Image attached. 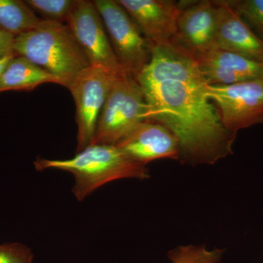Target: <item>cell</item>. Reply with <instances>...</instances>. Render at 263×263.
I'll use <instances>...</instances> for the list:
<instances>
[{"instance_id": "ffe728a7", "label": "cell", "mask_w": 263, "mask_h": 263, "mask_svg": "<svg viewBox=\"0 0 263 263\" xmlns=\"http://www.w3.org/2000/svg\"><path fill=\"white\" fill-rule=\"evenodd\" d=\"M15 38L13 34L0 29V59L8 55L15 54L13 51Z\"/></svg>"}, {"instance_id": "7c38bea8", "label": "cell", "mask_w": 263, "mask_h": 263, "mask_svg": "<svg viewBox=\"0 0 263 263\" xmlns=\"http://www.w3.org/2000/svg\"><path fill=\"white\" fill-rule=\"evenodd\" d=\"M217 25L215 46L263 63V42L240 18L228 0L215 1Z\"/></svg>"}, {"instance_id": "9a60e30c", "label": "cell", "mask_w": 263, "mask_h": 263, "mask_svg": "<svg viewBox=\"0 0 263 263\" xmlns=\"http://www.w3.org/2000/svg\"><path fill=\"white\" fill-rule=\"evenodd\" d=\"M42 19L21 0H0V29L15 37L30 32Z\"/></svg>"}, {"instance_id": "3957f363", "label": "cell", "mask_w": 263, "mask_h": 263, "mask_svg": "<svg viewBox=\"0 0 263 263\" xmlns=\"http://www.w3.org/2000/svg\"><path fill=\"white\" fill-rule=\"evenodd\" d=\"M34 165L37 171L53 169L73 175L75 184L72 192L79 201L110 181L150 177L146 165L112 145H89L69 160L37 158Z\"/></svg>"}, {"instance_id": "44dd1931", "label": "cell", "mask_w": 263, "mask_h": 263, "mask_svg": "<svg viewBox=\"0 0 263 263\" xmlns=\"http://www.w3.org/2000/svg\"><path fill=\"white\" fill-rule=\"evenodd\" d=\"M15 56H16V55H8V56L0 59V76L3 73V71H4L5 69L6 68L7 66L8 65L10 62L11 61L12 59H13Z\"/></svg>"}, {"instance_id": "9c48e42d", "label": "cell", "mask_w": 263, "mask_h": 263, "mask_svg": "<svg viewBox=\"0 0 263 263\" xmlns=\"http://www.w3.org/2000/svg\"><path fill=\"white\" fill-rule=\"evenodd\" d=\"M183 8L171 48L196 62L215 46V1L182 2Z\"/></svg>"}, {"instance_id": "8992f818", "label": "cell", "mask_w": 263, "mask_h": 263, "mask_svg": "<svg viewBox=\"0 0 263 263\" xmlns=\"http://www.w3.org/2000/svg\"><path fill=\"white\" fill-rule=\"evenodd\" d=\"M223 125L236 133L263 124V79L230 85H207Z\"/></svg>"}, {"instance_id": "ba28073f", "label": "cell", "mask_w": 263, "mask_h": 263, "mask_svg": "<svg viewBox=\"0 0 263 263\" xmlns=\"http://www.w3.org/2000/svg\"><path fill=\"white\" fill-rule=\"evenodd\" d=\"M66 24L87 57L91 67L103 69L114 76L127 74L114 53L94 2L78 0Z\"/></svg>"}, {"instance_id": "8fae6325", "label": "cell", "mask_w": 263, "mask_h": 263, "mask_svg": "<svg viewBox=\"0 0 263 263\" xmlns=\"http://www.w3.org/2000/svg\"><path fill=\"white\" fill-rule=\"evenodd\" d=\"M117 146L144 165L159 159H180L177 138L167 127L152 121L140 123Z\"/></svg>"}, {"instance_id": "ac0fdd59", "label": "cell", "mask_w": 263, "mask_h": 263, "mask_svg": "<svg viewBox=\"0 0 263 263\" xmlns=\"http://www.w3.org/2000/svg\"><path fill=\"white\" fill-rule=\"evenodd\" d=\"M221 251L208 252L196 247H183L171 254L174 263H216L220 258Z\"/></svg>"}, {"instance_id": "7a4b0ae2", "label": "cell", "mask_w": 263, "mask_h": 263, "mask_svg": "<svg viewBox=\"0 0 263 263\" xmlns=\"http://www.w3.org/2000/svg\"><path fill=\"white\" fill-rule=\"evenodd\" d=\"M13 51L53 76L69 89L76 78L90 67L89 60L68 26L41 21L30 32L15 38Z\"/></svg>"}, {"instance_id": "e0dca14e", "label": "cell", "mask_w": 263, "mask_h": 263, "mask_svg": "<svg viewBox=\"0 0 263 263\" xmlns=\"http://www.w3.org/2000/svg\"><path fill=\"white\" fill-rule=\"evenodd\" d=\"M228 2L263 42V0H228Z\"/></svg>"}, {"instance_id": "6da1fadb", "label": "cell", "mask_w": 263, "mask_h": 263, "mask_svg": "<svg viewBox=\"0 0 263 263\" xmlns=\"http://www.w3.org/2000/svg\"><path fill=\"white\" fill-rule=\"evenodd\" d=\"M136 80L148 107L145 119L176 136L181 162L212 164L233 155L236 133L223 125L194 60L171 47L151 48L150 61Z\"/></svg>"}, {"instance_id": "4fadbf2b", "label": "cell", "mask_w": 263, "mask_h": 263, "mask_svg": "<svg viewBox=\"0 0 263 263\" xmlns=\"http://www.w3.org/2000/svg\"><path fill=\"white\" fill-rule=\"evenodd\" d=\"M195 62L209 85L263 79V63L219 48H213Z\"/></svg>"}, {"instance_id": "2e32d148", "label": "cell", "mask_w": 263, "mask_h": 263, "mask_svg": "<svg viewBox=\"0 0 263 263\" xmlns=\"http://www.w3.org/2000/svg\"><path fill=\"white\" fill-rule=\"evenodd\" d=\"M35 13L42 15L43 20L66 24L78 0H26Z\"/></svg>"}, {"instance_id": "5bb4252c", "label": "cell", "mask_w": 263, "mask_h": 263, "mask_svg": "<svg viewBox=\"0 0 263 263\" xmlns=\"http://www.w3.org/2000/svg\"><path fill=\"white\" fill-rule=\"evenodd\" d=\"M46 83L58 81L23 57L15 56L0 76V93L8 91H30Z\"/></svg>"}, {"instance_id": "277c9868", "label": "cell", "mask_w": 263, "mask_h": 263, "mask_svg": "<svg viewBox=\"0 0 263 263\" xmlns=\"http://www.w3.org/2000/svg\"><path fill=\"white\" fill-rule=\"evenodd\" d=\"M148 108L136 79L127 74L119 76L104 104L91 145L117 146L137 125L146 121Z\"/></svg>"}, {"instance_id": "d6986e66", "label": "cell", "mask_w": 263, "mask_h": 263, "mask_svg": "<svg viewBox=\"0 0 263 263\" xmlns=\"http://www.w3.org/2000/svg\"><path fill=\"white\" fill-rule=\"evenodd\" d=\"M32 251L18 243L0 245V263H32Z\"/></svg>"}, {"instance_id": "5b68a950", "label": "cell", "mask_w": 263, "mask_h": 263, "mask_svg": "<svg viewBox=\"0 0 263 263\" xmlns=\"http://www.w3.org/2000/svg\"><path fill=\"white\" fill-rule=\"evenodd\" d=\"M118 61L135 78L148 65L151 48L137 24L117 0H95Z\"/></svg>"}, {"instance_id": "30bf717a", "label": "cell", "mask_w": 263, "mask_h": 263, "mask_svg": "<svg viewBox=\"0 0 263 263\" xmlns=\"http://www.w3.org/2000/svg\"><path fill=\"white\" fill-rule=\"evenodd\" d=\"M137 24L150 48L171 47L182 2L172 0H117Z\"/></svg>"}, {"instance_id": "52a82bcc", "label": "cell", "mask_w": 263, "mask_h": 263, "mask_svg": "<svg viewBox=\"0 0 263 263\" xmlns=\"http://www.w3.org/2000/svg\"><path fill=\"white\" fill-rule=\"evenodd\" d=\"M118 77L90 66L69 87L76 104L77 153L91 145L102 109Z\"/></svg>"}]
</instances>
